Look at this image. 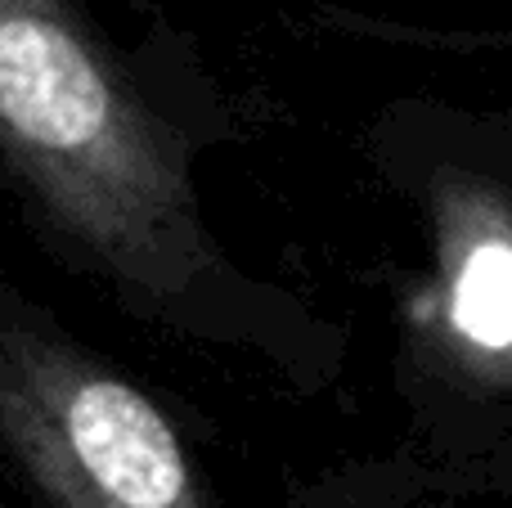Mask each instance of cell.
<instances>
[{"mask_svg":"<svg viewBox=\"0 0 512 508\" xmlns=\"http://www.w3.org/2000/svg\"><path fill=\"white\" fill-rule=\"evenodd\" d=\"M0 158L117 275L171 293L203 266L167 126L68 0H0Z\"/></svg>","mask_w":512,"mask_h":508,"instance_id":"6da1fadb","label":"cell"},{"mask_svg":"<svg viewBox=\"0 0 512 508\" xmlns=\"http://www.w3.org/2000/svg\"><path fill=\"white\" fill-rule=\"evenodd\" d=\"M0 437L50 508H207L180 432L140 387L5 311Z\"/></svg>","mask_w":512,"mask_h":508,"instance_id":"7a4b0ae2","label":"cell"},{"mask_svg":"<svg viewBox=\"0 0 512 508\" xmlns=\"http://www.w3.org/2000/svg\"><path fill=\"white\" fill-rule=\"evenodd\" d=\"M432 288L423 324L450 392L512 414V131L445 153L423 180Z\"/></svg>","mask_w":512,"mask_h":508,"instance_id":"3957f363","label":"cell"}]
</instances>
